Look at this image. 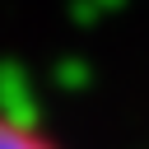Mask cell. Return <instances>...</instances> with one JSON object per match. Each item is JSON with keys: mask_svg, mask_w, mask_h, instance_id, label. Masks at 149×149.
<instances>
[{"mask_svg": "<svg viewBox=\"0 0 149 149\" xmlns=\"http://www.w3.org/2000/svg\"><path fill=\"white\" fill-rule=\"evenodd\" d=\"M0 149H65V144H61L42 121L0 107Z\"/></svg>", "mask_w": 149, "mask_h": 149, "instance_id": "1", "label": "cell"}]
</instances>
